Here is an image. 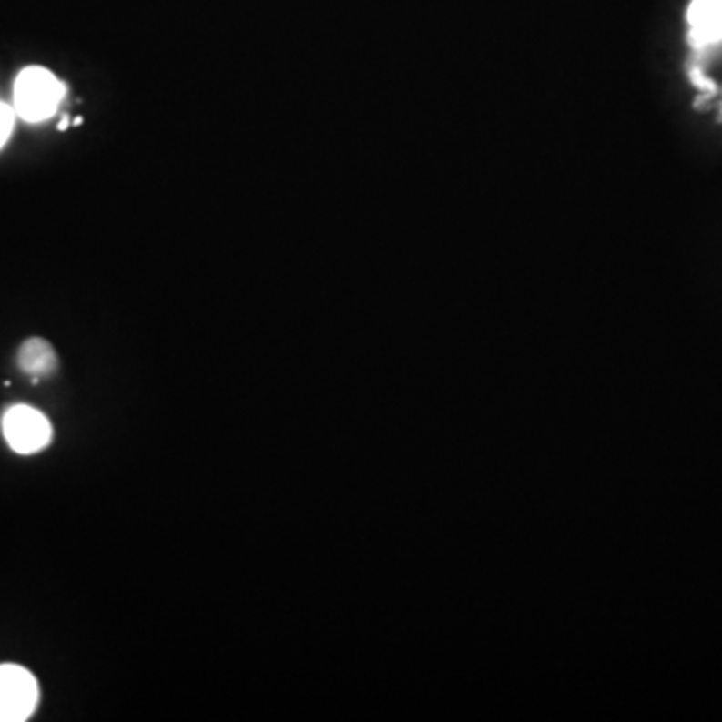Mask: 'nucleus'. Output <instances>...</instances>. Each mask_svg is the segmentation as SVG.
<instances>
[{"label":"nucleus","mask_w":722,"mask_h":722,"mask_svg":"<svg viewBox=\"0 0 722 722\" xmlns=\"http://www.w3.org/2000/svg\"><path fill=\"white\" fill-rule=\"evenodd\" d=\"M65 93L63 83L41 66H28L15 85V111L25 121H43L51 117Z\"/></svg>","instance_id":"1"},{"label":"nucleus","mask_w":722,"mask_h":722,"mask_svg":"<svg viewBox=\"0 0 722 722\" xmlns=\"http://www.w3.org/2000/svg\"><path fill=\"white\" fill-rule=\"evenodd\" d=\"M3 433L8 446L16 453L31 456L51 443L53 428L43 412L31 405H13L3 415Z\"/></svg>","instance_id":"2"},{"label":"nucleus","mask_w":722,"mask_h":722,"mask_svg":"<svg viewBox=\"0 0 722 722\" xmlns=\"http://www.w3.org/2000/svg\"><path fill=\"white\" fill-rule=\"evenodd\" d=\"M38 702V685L23 666L0 665V722L31 718Z\"/></svg>","instance_id":"3"},{"label":"nucleus","mask_w":722,"mask_h":722,"mask_svg":"<svg viewBox=\"0 0 722 722\" xmlns=\"http://www.w3.org/2000/svg\"><path fill=\"white\" fill-rule=\"evenodd\" d=\"M688 43L697 51L722 41V0H692L688 8Z\"/></svg>","instance_id":"4"},{"label":"nucleus","mask_w":722,"mask_h":722,"mask_svg":"<svg viewBox=\"0 0 722 722\" xmlns=\"http://www.w3.org/2000/svg\"><path fill=\"white\" fill-rule=\"evenodd\" d=\"M16 363L31 378H45L56 370V353L46 340H26L16 353Z\"/></svg>","instance_id":"5"},{"label":"nucleus","mask_w":722,"mask_h":722,"mask_svg":"<svg viewBox=\"0 0 722 722\" xmlns=\"http://www.w3.org/2000/svg\"><path fill=\"white\" fill-rule=\"evenodd\" d=\"M15 125V111L8 105L0 103V147L6 143L8 135L13 131Z\"/></svg>","instance_id":"6"}]
</instances>
